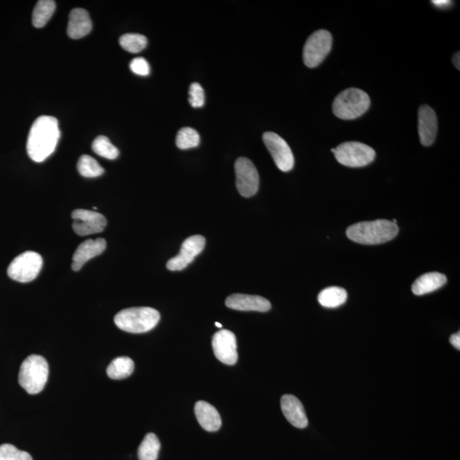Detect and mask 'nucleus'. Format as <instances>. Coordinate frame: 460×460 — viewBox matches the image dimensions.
<instances>
[{"mask_svg": "<svg viewBox=\"0 0 460 460\" xmlns=\"http://www.w3.org/2000/svg\"><path fill=\"white\" fill-rule=\"evenodd\" d=\"M281 410L285 419L293 426L304 429L308 426V419L301 401L292 395H284L281 401Z\"/></svg>", "mask_w": 460, "mask_h": 460, "instance_id": "obj_17", "label": "nucleus"}, {"mask_svg": "<svg viewBox=\"0 0 460 460\" xmlns=\"http://www.w3.org/2000/svg\"><path fill=\"white\" fill-rule=\"evenodd\" d=\"M340 164L348 168H363L372 163L376 152L370 146L359 142H347L332 149Z\"/></svg>", "mask_w": 460, "mask_h": 460, "instance_id": "obj_6", "label": "nucleus"}, {"mask_svg": "<svg viewBox=\"0 0 460 460\" xmlns=\"http://www.w3.org/2000/svg\"><path fill=\"white\" fill-rule=\"evenodd\" d=\"M73 229L80 237L101 233L107 226V219L94 211L76 209L72 212Z\"/></svg>", "mask_w": 460, "mask_h": 460, "instance_id": "obj_11", "label": "nucleus"}, {"mask_svg": "<svg viewBox=\"0 0 460 460\" xmlns=\"http://www.w3.org/2000/svg\"><path fill=\"white\" fill-rule=\"evenodd\" d=\"M215 326H216V327L221 328V327H222V324H220V323H218V322H216V323H215Z\"/></svg>", "mask_w": 460, "mask_h": 460, "instance_id": "obj_35", "label": "nucleus"}, {"mask_svg": "<svg viewBox=\"0 0 460 460\" xmlns=\"http://www.w3.org/2000/svg\"><path fill=\"white\" fill-rule=\"evenodd\" d=\"M161 450V443L156 434L149 433L145 436L138 448L139 460H156Z\"/></svg>", "mask_w": 460, "mask_h": 460, "instance_id": "obj_24", "label": "nucleus"}, {"mask_svg": "<svg viewBox=\"0 0 460 460\" xmlns=\"http://www.w3.org/2000/svg\"><path fill=\"white\" fill-rule=\"evenodd\" d=\"M134 366L133 359L129 357L115 358L107 366V376L112 380H123V378L129 377L133 373Z\"/></svg>", "mask_w": 460, "mask_h": 460, "instance_id": "obj_22", "label": "nucleus"}, {"mask_svg": "<svg viewBox=\"0 0 460 460\" xmlns=\"http://www.w3.org/2000/svg\"><path fill=\"white\" fill-rule=\"evenodd\" d=\"M215 357L226 365H234L238 359L237 337L229 330H221L212 338Z\"/></svg>", "mask_w": 460, "mask_h": 460, "instance_id": "obj_13", "label": "nucleus"}, {"mask_svg": "<svg viewBox=\"0 0 460 460\" xmlns=\"http://www.w3.org/2000/svg\"><path fill=\"white\" fill-rule=\"evenodd\" d=\"M92 22L87 10L73 9L69 14L68 36L73 40L87 36L91 33Z\"/></svg>", "mask_w": 460, "mask_h": 460, "instance_id": "obj_18", "label": "nucleus"}, {"mask_svg": "<svg viewBox=\"0 0 460 460\" xmlns=\"http://www.w3.org/2000/svg\"><path fill=\"white\" fill-rule=\"evenodd\" d=\"M200 142V137L197 131L191 127L181 128L176 138V144L180 149L196 148Z\"/></svg>", "mask_w": 460, "mask_h": 460, "instance_id": "obj_27", "label": "nucleus"}, {"mask_svg": "<svg viewBox=\"0 0 460 460\" xmlns=\"http://www.w3.org/2000/svg\"><path fill=\"white\" fill-rule=\"evenodd\" d=\"M188 103L193 107H202L205 104V92L199 83L191 84L189 87Z\"/></svg>", "mask_w": 460, "mask_h": 460, "instance_id": "obj_30", "label": "nucleus"}, {"mask_svg": "<svg viewBox=\"0 0 460 460\" xmlns=\"http://www.w3.org/2000/svg\"><path fill=\"white\" fill-rule=\"evenodd\" d=\"M106 247V241L103 238L89 239L81 243L73 254L72 269L75 272H79L90 259L102 254Z\"/></svg>", "mask_w": 460, "mask_h": 460, "instance_id": "obj_16", "label": "nucleus"}, {"mask_svg": "<svg viewBox=\"0 0 460 460\" xmlns=\"http://www.w3.org/2000/svg\"><path fill=\"white\" fill-rule=\"evenodd\" d=\"M348 293L346 289L330 287L319 293L318 301L325 308H337L346 302Z\"/></svg>", "mask_w": 460, "mask_h": 460, "instance_id": "obj_21", "label": "nucleus"}, {"mask_svg": "<svg viewBox=\"0 0 460 460\" xmlns=\"http://www.w3.org/2000/svg\"><path fill=\"white\" fill-rule=\"evenodd\" d=\"M447 283L445 274L438 272H431L423 274L415 281L412 285V291L417 296L427 295Z\"/></svg>", "mask_w": 460, "mask_h": 460, "instance_id": "obj_20", "label": "nucleus"}, {"mask_svg": "<svg viewBox=\"0 0 460 460\" xmlns=\"http://www.w3.org/2000/svg\"><path fill=\"white\" fill-rule=\"evenodd\" d=\"M332 34L327 30L316 31L309 37L304 47V63L308 68H316L325 60L331 52Z\"/></svg>", "mask_w": 460, "mask_h": 460, "instance_id": "obj_8", "label": "nucleus"}, {"mask_svg": "<svg viewBox=\"0 0 460 460\" xmlns=\"http://www.w3.org/2000/svg\"><path fill=\"white\" fill-rule=\"evenodd\" d=\"M369 94L357 88H349L340 92L332 103V111L341 119H355L361 117L370 107Z\"/></svg>", "mask_w": 460, "mask_h": 460, "instance_id": "obj_5", "label": "nucleus"}, {"mask_svg": "<svg viewBox=\"0 0 460 460\" xmlns=\"http://www.w3.org/2000/svg\"><path fill=\"white\" fill-rule=\"evenodd\" d=\"M195 413L200 426L204 430L214 432L218 431L221 427L222 420L218 410L207 401H198L195 404Z\"/></svg>", "mask_w": 460, "mask_h": 460, "instance_id": "obj_19", "label": "nucleus"}, {"mask_svg": "<svg viewBox=\"0 0 460 460\" xmlns=\"http://www.w3.org/2000/svg\"><path fill=\"white\" fill-rule=\"evenodd\" d=\"M417 131H419L421 144L429 147L435 142L438 134V116L432 107L422 105L417 114Z\"/></svg>", "mask_w": 460, "mask_h": 460, "instance_id": "obj_14", "label": "nucleus"}, {"mask_svg": "<svg viewBox=\"0 0 460 460\" xmlns=\"http://www.w3.org/2000/svg\"><path fill=\"white\" fill-rule=\"evenodd\" d=\"M205 245H206V239L202 235H197L188 237L181 244L179 253L168 262L166 268L171 272H180L184 269L203 252Z\"/></svg>", "mask_w": 460, "mask_h": 460, "instance_id": "obj_12", "label": "nucleus"}, {"mask_svg": "<svg viewBox=\"0 0 460 460\" xmlns=\"http://www.w3.org/2000/svg\"><path fill=\"white\" fill-rule=\"evenodd\" d=\"M56 10L53 0H40L36 3L33 13V25L36 28H43L52 18Z\"/></svg>", "mask_w": 460, "mask_h": 460, "instance_id": "obj_23", "label": "nucleus"}, {"mask_svg": "<svg viewBox=\"0 0 460 460\" xmlns=\"http://www.w3.org/2000/svg\"><path fill=\"white\" fill-rule=\"evenodd\" d=\"M49 376L47 361L41 355H31L22 363L18 382L30 395L44 389Z\"/></svg>", "mask_w": 460, "mask_h": 460, "instance_id": "obj_4", "label": "nucleus"}, {"mask_svg": "<svg viewBox=\"0 0 460 460\" xmlns=\"http://www.w3.org/2000/svg\"><path fill=\"white\" fill-rule=\"evenodd\" d=\"M60 138L58 121L52 116H40L31 127L27 150L36 162H43L55 151Z\"/></svg>", "mask_w": 460, "mask_h": 460, "instance_id": "obj_1", "label": "nucleus"}, {"mask_svg": "<svg viewBox=\"0 0 460 460\" xmlns=\"http://www.w3.org/2000/svg\"><path fill=\"white\" fill-rule=\"evenodd\" d=\"M225 304L228 308L241 311L267 312L272 309V304L265 297L239 293L228 297Z\"/></svg>", "mask_w": 460, "mask_h": 460, "instance_id": "obj_15", "label": "nucleus"}, {"mask_svg": "<svg viewBox=\"0 0 460 460\" xmlns=\"http://www.w3.org/2000/svg\"><path fill=\"white\" fill-rule=\"evenodd\" d=\"M459 55H460L459 52H457V53L455 54V55L454 56V58H453L454 65L455 66L456 68L459 69V71L460 69V66H459L460 65V57H459Z\"/></svg>", "mask_w": 460, "mask_h": 460, "instance_id": "obj_34", "label": "nucleus"}, {"mask_svg": "<svg viewBox=\"0 0 460 460\" xmlns=\"http://www.w3.org/2000/svg\"><path fill=\"white\" fill-rule=\"evenodd\" d=\"M431 3L433 5L440 8L450 6L452 3V2L448 1V0H435V1H431Z\"/></svg>", "mask_w": 460, "mask_h": 460, "instance_id": "obj_33", "label": "nucleus"}, {"mask_svg": "<svg viewBox=\"0 0 460 460\" xmlns=\"http://www.w3.org/2000/svg\"><path fill=\"white\" fill-rule=\"evenodd\" d=\"M399 232L396 223L380 219L371 222H359L348 228V238L362 245H380L396 238Z\"/></svg>", "mask_w": 460, "mask_h": 460, "instance_id": "obj_2", "label": "nucleus"}, {"mask_svg": "<svg viewBox=\"0 0 460 460\" xmlns=\"http://www.w3.org/2000/svg\"><path fill=\"white\" fill-rule=\"evenodd\" d=\"M131 71L138 75L148 76L150 68L148 61L144 57H137L131 61Z\"/></svg>", "mask_w": 460, "mask_h": 460, "instance_id": "obj_31", "label": "nucleus"}, {"mask_svg": "<svg viewBox=\"0 0 460 460\" xmlns=\"http://www.w3.org/2000/svg\"><path fill=\"white\" fill-rule=\"evenodd\" d=\"M119 45L125 51L130 53H138L146 48L148 40L142 34H126L119 38Z\"/></svg>", "mask_w": 460, "mask_h": 460, "instance_id": "obj_25", "label": "nucleus"}, {"mask_svg": "<svg viewBox=\"0 0 460 460\" xmlns=\"http://www.w3.org/2000/svg\"><path fill=\"white\" fill-rule=\"evenodd\" d=\"M0 460H33L27 452L19 450L11 444H3L0 446Z\"/></svg>", "mask_w": 460, "mask_h": 460, "instance_id": "obj_29", "label": "nucleus"}, {"mask_svg": "<svg viewBox=\"0 0 460 460\" xmlns=\"http://www.w3.org/2000/svg\"><path fill=\"white\" fill-rule=\"evenodd\" d=\"M43 266V259L36 252L19 255L8 267V276L15 281L27 283L36 279Z\"/></svg>", "mask_w": 460, "mask_h": 460, "instance_id": "obj_7", "label": "nucleus"}, {"mask_svg": "<svg viewBox=\"0 0 460 460\" xmlns=\"http://www.w3.org/2000/svg\"><path fill=\"white\" fill-rule=\"evenodd\" d=\"M235 169L239 194L246 198L256 194L259 187V176L256 166L253 162L247 158H239L235 162Z\"/></svg>", "mask_w": 460, "mask_h": 460, "instance_id": "obj_10", "label": "nucleus"}, {"mask_svg": "<svg viewBox=\"0 0 460 460\" xmlns=\"http://www.w3.org/2000/svg\"><path fill=\"white\" fill-rule=\"evenodd\" d=\"M78 171L81 176L84 177H98L103 175L104 169L99 165L98 162L90 156H82L78 161Z\"/></svg>", "mask_w": 460, "mask_h": 460, "instance_id": "obj_26", "label": "nucleus"}, {"mask_svg": "<svg viewBox=\"0 0 460 460\" xmlns=\"http://www.w3.org/2000/svg\"><path fill=\"white\" fill-rule=\"evenodd\" d=\"M92 150L99 156L107 160H115L119 154L118 149L112 144L110 139L105 136H99L95 139L92 144Z\"/></svg>", "mask_w": 460, "mask_h": 460, "instance_id": "obj_28", "label": "nucleus"}, {"mask_svg": "<svg viewBox=\"0 0 460 460\" xmlns=\"http://www.w3.org/2000/svg\"><path fill=\"white\" fill-rule=\"evenodd\" d=\"M160 319V313L156 309L136 307L119 311L114 317V323L119 329L131 334H144L156 327Z\"/></svg>", "mask_w": 460, "mask_h": 460, "instance_id": "obj_3", "label": "nucleus"}, {"mask_svg": "<svg viewBox=\"0 0 460 460\" xmlns=\"http://www.w3.org/2000/svg\"><path fill=\"white\" fill-rule=\"evenodd\" d=\"M266 148L274 158V163L281 172L291 171L295 166V156L288 142L279 135L268 131L262 136Z\"/></svg>", "mask_w": 460, "mask_h": 460, "instance_id": "obj_9", "label": "nucleus"}, {"mask_svg": "<svg viewBox=\"0 0 460 460\" xmlns=\"http://www.w3.org/2000/svg\"><path fill=\"white\" fill-rule=\"evenodd\" d=\"M450 341L456 349L460 350V332H456V334L451 336Z\"/></svg>", "mask_w": 460, "mask_h": 460, "instance_id": "obj_32", "label": "nucleus"}]
</instances>
